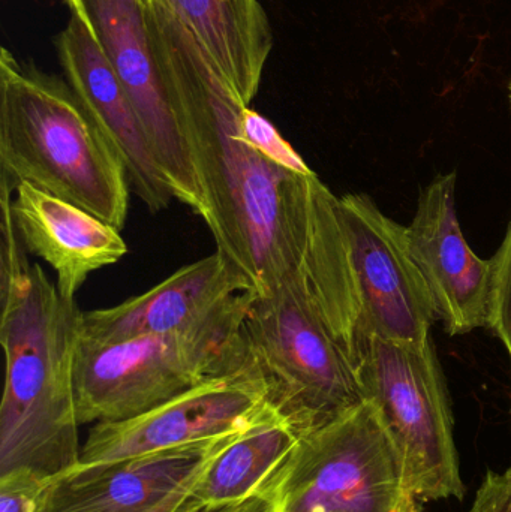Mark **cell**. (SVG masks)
<instances>
[{"instance_id": "obj_1", "label": "cell", "mask_w": 511, "mask_h": 512, "mask_svg": "<svg viewBox=\"0 0 511 512\" xmlns=\"http://www.w3.org/2000/svg\"><path fill=\"white\" fill-rule=\"evenodd\" d=\"M156 60L185 134L204 198L201 216L216 251L267 294L299 267L309 185L261 153L243 132L246 105L182 21L144 0Z\"/></svg>"}, {"instance_id": "obj_2", "label": "cell", "mask_w": 511, "mask_h": 512, "mask_svg": "<svg viewBox=\"0 0 511 512\" xmlns=\"http://www.w3.org/2000/svg\"><path fill=\"white\" fill-rule=\"evenodd\" d=\"M83 313L38 262L0 270V475L30 469L56 478L80 465L74 366Z\"/></svg>"}, {"instance_id": "obj_3", "label": "cell", "mask_w": 511, "mask_h": 512, "mask_svg": "<svg viewBox=\"0 0 511 512\" xmlns=\"http://www.w3.org/2000/svg\"><path fill=\"white\" fill-rule=\"evenodd\" d=\"M0 180L62 198L120 231L128 173L66 80L0 50Z\"/></svg>"}, {"instance_id": "obj_4", "label": "cell", "mask_w": 511, "mask_h": 512, "mask_svg": "<svg viewBox=\"0 0 511 512\" xmlns=\"http://www.w3.org/2000/svg\"><path fill=\"white\" fill-rule=\"evenodd\" d=\"M243 337L273 405L302 435L368 399L371 334L330 307L300 267L254 294Z\"/></svg>"}, {"instance_id": "obj_5", "label": "cell", "mask_w": 511, "mask_h": 512, "mask_svg": "<svg viewBox=\"0 0 511 512\" xmlns=\"http://www.w3.org/2000/svg\"><path fill=\"white\" fill-rule=\"evenodd\" d=\"M252 297L245 292L212 321L180 333L81 337L74 366L80 426L129 420L251 363L243 324Z\"/></svg>"}, {"instance_id": "obj_6", "label": "cell", "mask_w": 511, "mask_h": 512, "mask_svg": "<svg viewBox=\"0 0 511 512\" xmlns=\"http://www.w3.org/2000/svg\"><path fill=\"white\" fill-rule=\"evenodd\" d=\"M267 492L279 512L422 511L374 399L303 433Z\"/></svg>"}, {"instance_id": "obj_7", "label": "cell", "mask_w": 511, "mask_h": 512, "mask_svg": "<svg viewBox=\"0 0 511 512\" xmlns=\"http://www.w3.org/2000/svg\"><path fill=\"white\" fill-rule=\"evenodd\" d=\"M365 388L383 411L417 499L464 498L452 406L434 340L411 345L372 334Z\"/></svg>"}, {"instance_id": "obj_8", "label": "cell", "mask_w": 511, "mask_h": 512, "mask_svg": "<svg viewBox=\"0 0 511 512\" xmlns=\"http://www.w3.org/2000/svg\"><path fill=\"white\" fill-rule=\"evenodd\" d=\"M281 414L254 361L123 421L98 423L81 448V465L117 462L155 451L245 433Z\"/></svg>"}, {"instance_id": "obj_9", "label": "cell", "mask_w": 511, "mask_h": 512, "mask_svg": "<svg viewBox=\"0 0 511 512\" xmlns=\"http://www.w3.org/2000/svg\"><path fill=\"white\" fill-rule=\"evenodd\" d=\"M98 42L128 93L174 200L198 216L204 198L176 108L165 86L138 0H65Z\"/></svg>"}, {"instance_id": "obj_10", "label": "cell", "mask_w": 511, "mask_h": 512, "mask_svg": "<svg viewBox=\"0 0 511 512\" xmlns=\"http://www.w3.org/2000/svg\"><path fill=\"white\" fill-rule=\"evenodd\" d=\"M351 258L374 336L425 345L437 321L434 298L414 258L407 227L384 215L369 195L339 198Z\"/></svg>"}, {"instance_id": "obj_11", "label": "cell", "mask_w": 511, "mask_h": 512, "mask_svg": "<svg viewBox=\"0 0 511 512\" xmlns=\"http://www.w3.org/2000/svg\"><path fill=\"white\" fill-rule=\"evenodd\" d=\"M407 234L447 333L491 327L494 265L477 256L462 233L456 173L440 174L423 189Z\"/></svg>"}, {"instance_id": "obj_12", "label": "cell", "mask_w": 511, "mask_h": 512, "mask_svg": "<svg viewBox=\"0 0 511 512\" xmlns=\"http://www.w3.org/2000/svg\"><path fill=\"white\" fill-rule=\"evenodd\" d=\"M66 83L105 135L128 173L131 191L150 213L168 209L173 192L156 162L140 117L116 72L78 15L56 36Z\"/></svg>"}, {"instance_id": "obj_13", "label": "cell", "mask_w": 511, "mask_h": 512, "mask_svg": "<svg viewBox=\"0 0 511 512\" xmlns=\"http://www.w3.org/2000/svg\"><path fill=\"white\" fill-rule=\"evenodd\" d=\"M245 433L117 462L80 463L54 478L44 512H149L197 483L207 466Z\"/></svg>"}, {"instance_id": "obj_14", "label": "cell", "mask_w": 511, "mask_h": 512, "mask_svg": "<svg viewBox=\"0 0 511 512\" xmlns=\"http://www.w3.org/2000/svg\"><path fill=\"white\" fill-rule=\"evenodd\" d=\"M245 292H252L248 280L216 251L137 297L84 312L83 337L113 342L192 330L221 315Z\"/></svg>"}, {"instance_id": "obj_15", "label": "cell", "mask_w": 511, "mask_h": 512, "mask_svg": "<svg viewBox=\"0 0 511 512\" xmlns=\"http://www.w3.org/2000/svg\"><path fill=\"white\" fill-rule=\"evenodd\" d=\"M11 209L27 254L50 265L57 289L69 300H75L90 274L128 254L119 228L35 186L18 185Z\"/></svg>"}, {"instance_id": "obj_16", "label": "cell", "mask_w": 511, "mask_h": 512, "mask_svg": "<svg viewBox=\"0 0 511 512\" xmlns=\"http://www.w3.org/2000/svg\"><path fill=\"white\" fill-rule=\"evenodd\" d=\"M144 2V0H143ZM195 36L225 80L252 105L273 48L258 0H159Z\"/></svg>"}, {"instance_id": "obj_17", "label": "cell", "mask_w": 511, "mask_h": 512, "mask_svg": "<svg viewBox=\"0 0 511 512\" xmlns=\"http://www.w3.org/2000/svg\"><path fill=\"white\" fill-rule=\"evenodd\" d=\"M302 433L279 414L228 445L188 496L195 507L234 504L267 492L293 456Z\"/></svg>"}, {"instance_id": "obj_18", "label": "cell", "mask_w": 511, "mask_h": 512, "mask_svg": "<svg viewBox=\"0 0 511 512\" xmlns=\"http://www.w3.org/2000/svg\"><path fill=\"white\" fill-rule=\"evenodd\" d=\"M53 483L30 469L0 475V512H44Z\"/></svg>"}, {"instance_id": "obj_19", "label": "cell", "mask_w": 511, "mask_h": 512, "mask_svg": "<svg viewBox=\"0 0 511 512\" xmlns=\"http://www.w3.org/2000/svg\"><path fill=\"white\" fill-rule=\"evenodd\" d=\"M491 330L503 342L511 363V219L506 237L492 258Z\"/></svg>"}, {"instance_id": "obj_20", "label": "cell", "mask_w": 511, "mask_h": 512, "mask_svg": "<svg viewBox=\"0 0 511 512\" xmlns=\"http://www.w3.org/2000/svg\"><path fill=\"white\" fill-rule=\"evenodd\" d=\"M467 512H511V468L489 471Z\"/></svg>"}, {"instance_id": "obj_21", "label": "cell", "mask_w": 511, "mask_h": 512, "mask_svg": "<svg viewBox=\"0 0 511 512\" xmlns=\"http://www.w3.org/2000/svg\"><path fill=\"white\" fill-rule=\"evenodd\" d=\"M176 512H279L276 502L269 492L258 493L251 498L234 504L212 505V507H195L188 504V498Z\"/></svg>"}, {"instance_id": "obj_22", "label": "cell", "mask_w": 511, "mask_h": 512, "mask_svg": "<svg viewBox=\"0 0 511 512\" xmlns=\"http://www.w3.org/2000/svg\"><path fill=\"white\" fill-rule=\"evenodd\" d=\"M192 487H194V484H192V486L186 487V489L177 490L176 493L168 496L165 501H162L161 504L156 505V507L149 512H176L180 507H182L183 502L186 501V498H188Z\"/></svg>"}, {"instance_id": "obj_23", "label": "cell", "mask_w": 511, "mask_h": 512, "mask_svg": "<svg viewBox=\"0 0 511 512\" xmlns=\"http://www.w3.org/2000/svg\"><path fill=\"white\" fill-rule=\"evenodd\" d=\"M507 99H509V107H510V113H511V77L509 80V84H507Z\"/></svg>"}, {"instance_id": "obj_24", "label": "cell", "mask_w": 511, "mask_h": 512, "mask_svg": "<svg viewBox=\"0 0 511 512\" xmlns=\"http://www.w3.org/2000/svg\"><path fill=\"white\" fill-rule=\"evenodd\" d=\"M138 2L143 3V0H138Z\"/></svg>"}]
</instances>
